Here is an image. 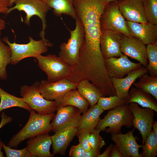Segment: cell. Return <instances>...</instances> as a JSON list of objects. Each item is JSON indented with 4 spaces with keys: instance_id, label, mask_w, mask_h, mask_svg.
Wrapping results in <instances>:
<instances>
[{
    "instance_id": "cell-16",
    "label": "cell",
    "mask_w": 157,
    "mask_h": 157,
    "mask_svg": "<svg viewBox=\"0 0 157 157\" xmlns=\"http://www.w3.org/2000/svg\"><path fill=\"white\" fill-rule=\"evenodd\" d=\"M131 35L137 38L145 45L157 41V25L147 22L138 23L126 21Z\"/></svg>"
},
{
    "instance_id": "cell-44",
    "label": "cell",
    "mask_w": 157,
    "mask_h": 157,
    "mask_svg": "<svg viewBox=\"0 0 157 157\" xmlns=\"http://www.w3.org/2000/svg\"><path fill=\"white\" fill-rule=\"evenodd\" d=\"M16 0H9V7L12 6Z\"/></svg>"
},
{
    "instance_id": "cell-39",
    "label": "cell",
    "mask_w": 157,
    "mask_h": 157,
    "mask_svg": "<svg viewBox=\"0 0 157 157\" xmlns=\"http://www.w3.org/2000/svg\"><path fill=\"white\" fill-rule=\"evenodd\" d=\"M100 154V151L91 148L85 151L83 157H98Z\"/></svg>"
},
{
    "instance_id": "cell-30",
    "label": "cell",
    "mask_w": 157,
    "mask_h": 157,
    "mask_svg": "<svg viewBox=\"0 0 157 157\" xmlns=\"http://www.w3.org/2000/svg\"><path fill=\"white\" fill-rule=\"evenodd\" d=\"M148 64L146 67L149 75H157V41L146 47Z\"/></svg>"
},
{
    "instance_id": "cell-3",
    "label": "cell",
    "mask_w": 157,
    "mask_h": 157,
    "mask_svg": "<svg viewBox=\"0 0 157 157\" xmlns=\"http://www.w3.org/2000/svg\"><path fill=\"white\" fill-rule=\"evenodd\" d=\"M29 42L24 44L17 43L15 42L12 43L7 37H4L2 39L11 49V64L15 65L26 58L31 57L35 58L38 56L47 52L48 47L53 46L52 43H47L42 39L36 40L31 36L29 37Z\"/></svg>"
},
{
    "instance_id": "cell-27",
    "label": "cell",
    "mask_w": 157,
    "mask_h": 157,
    "mask_svg": "<svg viewBox=\"0 0 157 157\" xmlns=\"http://www.w3.org/2000/svg\"><path fill=\"white\" fill-rule=\"evenodd\" d=\"M133 84L135 88L150 94L157 100V75H149L146 73Z\"/></svg>"
},
{
    "instance_id": "cell-42",
    "label": "cell",
    "mask_w": 157,
    "mask_h": 157,
    "mask_svg": "<svg viewBox=\"0 0 157 157\" xmlns=\"http://www.w3.org/2000/svg\"><path fill=\"white\" fill-rule=\"evenodd\" d=\"M152 128L156 135L157 136V121H154L152 125Z\"/></svg>"
},
{
    "instance_id": "cell-38",
    "label": "cell",
    "mask_w": 157,
    "mask_h": 157,
    "mask_svg": "<svg viewBox=\"0 0 157 157\" xmlns=\"http://www.w3.org/2000/svg\"><path fill=\"white\" fill-rule=\"evenodd\" d=\"M1 120L0 123V129L6 124L8 123L13 120V118L10 116H8L5 113L2 111L1 114Z\"/></svg>"
},
{
    "instance_id": "cell-31",
    "label": "cell",
    "mask_w": 157,
    "mask_h": 157,
    "mask_svg": "<svg viewBox=\"0 0 157 157\" xmlns=\"http://www.w3.org/2000/svg\"><path fill=\"white\" fill-rule=\"evenodd\" d=\"M142 2L147 22L157 25V0H142Z\"/></svg>"
},
{
    "instance_id": "cell-40",
    "label": "cell",
    "mask_w": 157,
    "mask_h": 157,
    "mask_svg": "<svg viewBox=\"0 0 157 157\" xmlns=\"http://www.w3.org/2000/svg\"><path fill=\"white\" fill-rule=\"evenodd\" d=\"M110 157H122L116 146L113 145L109 155Z\"/></svg>"
},
{
    "instance_id": "cell-18",
    "label": "cell",
    "mask_w": 157,
    "mask_h": 157,
    "mask_svg": "<svg viewBox=\"0 0 157 157\" xmlns=\"http://www.w3.org/2000/svg\"><path fill=\"white\" fill-rule=\"evenodd\" d=\"M117 2L120 12L127 21L148 22L144 12L142 0H118Z\"/></svg>"
},
{
    "instance_id": "cell-37",
    "label": "cell",
    "mask_w": 157,
    "mask_h": 157,
    "mask_svg": "<svg viewBox=\"0 0 157 157\" xmlns=\"http://www.w3.org/2000/svg\"><path fill=\"white\" fill-rule=\"evenodd\" d=\"M85 151L81 144L79 143L71 147L69 156L70 157H83Z\"/></svg>"
},
{
    "instance_id": "cell-7",
    "label": "cell",
    "mask_w": 157,
    "mask_h": 157,
    "mask_svg": "<svg viewBox=\"0 0 157 157\" xmlns=\"http://www.w3.org/2000/svg\"><path fill=\"white\" fill-rule=\"evenodd\" d=\"M40 68L47 76V81L54 82L67 78L71 72V66L55 54L41 55L35 58Z\"/></svg>"
},
{
    "instance_id": "cell-23",
    "label": "cell",
    "mask_w": 157,
    "mask_h": 157,
    "mask_svg": "<svg viewBox=\"0 0 157 157\" xmlns=\"http://www.w3.org/2000/svg\"><path fill=\"white\" fill-rule=\"evenodd\" d=\"M77 90L88 101L90 107L97 104L100 97H104L100 90L87 79L81 80L78 83Z\"/></svg>"
},
{
    "instance_id": "cell-15",
    "label": "cell",
    "mask_w": 157,
    "mask_h": 157,
    "mask_svg": "<svg viewBox=\"0 0 157 157\" xmlns=\"http://www.w3.org/2000/svg\"><path fill=\"white\" fill-rule=\"evenodd\" d=\"M56 111L57 113L51 123L52 130L55 133L80 121L81 113L75 107L58 106Z\"/></svg>"
},
{
    "instance_id": "cell-8",
    "label": "cell",
    "mask_w": 157,
    "mask_h": 157,
    "mask_svg": "<svg viewBox=\"0 0 157 157\" xmlns=\"http://www.w3.org/2000/svg\"><path fill=\"white\" fill-rule=\"evenodd\" d=\"M100 24L101 29L115 31L128 36H132L127 29L126 21L119 10L117 1L108 4L101 15Z\"/></svg>"
},
{
    "instance_id": "cell-43",
    "label": "cell",
    "mask_w": 157,
    "mask_h": 157,
    "mask_svg": "<svg viewBox=\"0 0 157 157\" xmlns=\"http://www.w3.org/2000/svg\"><path fill=\"white\" fill-rule=\"evenodd\" d=\"M3 142L1 141L0 138V157H4L3 153L1 151L2 149L3 148L2 145Z\"/></svg>"
},
{
    "instance_id": "cell-19",
    "label": "cell",
    "mask_w": 157,
    "mask_h": 157,
    "mask_svg": "<svg viewBox=\"0 0 157 157\" xmlns=\"http://www.w3.org/2000/svg\"><path fill=\"white\" fill-rule=\"evenodd\" d=\"M147 73L146 68L142 66L129 72L125 77L111 78L116 95L125 101L128 96L130 88L135 81Z\"/></svg>"
},
{
    "instance_id": "cell-33",
    "label": "cell",
    "mask_w": 157,
    "mask_h": 157,
    "mask_svg": "<svg viewBox=\"0 0 157 157\" xmlns=\"http://www.w3.org/2000/svg\"><path fill=\"white\" fill-rule=\"evenodd\" d=\"M101 130L95 128L89 133L88 142L91 148L98 151L105 145V142L100 135Z\"/></svg>"
},
{
    "instance_id": "cell-5",
    "label": "cell",
    "mask_w": 157,
    "mask_h": 157,
    "mask_svg": "<svg viewBox=\"0 0 157 157\" xmlns=\"http://www.w3.org/2000/svg\"><path fill=\"white\" fill-rule=\"evenodd\" d=\"M14 3V6L9 8L7 14L15 10L24 11L26 14L24 22L28 26L30 25V19L33 16H38L42 24L40 37L46 42L50 43L45 38V35L47 27L46 16L50 8L42 0H16Z\"/></svg>"
},
{
    "instance_id": "cell-4",
    "label": "cell",
    "mask_w": 157,
    "mask_h": 157,
    "mask_svg": "<svg viewBox=\"0 0 157 157\" xmlns=\"http://www.w3.org/2000/svg\"><path fill=\"white\" fill-rule=\"evenodd\" d=\"M76 26L73 30L69 29L70 36L67 42H63L60 45L58 56L65 63L73 66L77 63L79 51L84 41L85 31L83 26L77 18Z\"/></svg>"
},
{
    "instance_id": "cell-20",
    "label": "cell",
    "mask_w": 157,
    "mask_h": 157,
    "mask_svg": "<svg viewBox=\"0 0 157 157\" xmlns=\"http://www.w3.org/2000/svg\"><path fill=\"white\" fill-rule=\"evenodd\" d=\"M52 143L51 136L48 133L30 139L26 147L33 157H53L54 155L50 152Z\"/></svg>"
},
{
    "instance_id": "cell-32",
    "label": "cell",
    "mask_w": 157,
    "mask_h": 157,
    "mask_svg": "<svg viewBox=\"0 0 157 157\" xmlns=\"http://www.w3.org/2000/svg\"><path fill=\"white\" fill-rule=\"evenodd\" d=\"M97 104L104 111L110 110L116 107L125 104V101L116 95L99 98Z\"/></svg>"
},
{
    "instance_id": "cell-1",
    "label": "cell",
    "mask_w": 157,
    "mask_h": 157,
    "mask_svg": "<svg viewBox=\"0 0 157 157\" xmlns=\"http://www.w3.org/2000/svg\"><path fill=\"white\" fill-rule=\"evenodd\" d=\"M26 124L18 133L14 135L8 146L11 148L16 147L24 140L38 135L48 133L52 130L51 121L55 114L54 113L40 114L32 110Z\"/></svg>"
},
{
    "instance_id": "cell-10",
    "label": "cell",
    "mask_w": 157,
    "mask_h": 157,
    "mask_svg": "<svg viewBox=\"0 0 157 157\" xmlns=\"http://www.w3.org/2000/svg\"><path fill=\"white\" fill-rule=\"evenodd\" d=\"M128 104L133 116V126L141 134L143 145L152 130L155 111L149 108H141L135 103H131Z\"/></svg>"
},
{
    "instance_id": "cell-14",
    "label": "cell",
    "mask_w": 157,
    "mask_h": 157,
    "mask_svg": "<svg viewBox=\"0 0 157 157\" xmlns=\"http://www.w3.org/2000/svg\"><path fill=\"white\" fill-rule=\"evenodd\" d=\"M134 129L124 134L121 133L111 134V139L122 157H141L139 150L142 145H140L137 142V138L133 134Z\"/></svg>"
},
{
    "instance_id": "cell-24",
    "label": "cell",
    "mask_w": 157,
    "mask_h": 157,
    "mask_svg": "<svg viewBox=\"0 0 157 157\" xmlns=\"http://www.w3.org/2000/svg\"><path fill=\"white\" fill-rule=\"evenodd\" d=\"M57 17L65 15L75 20L77 17L74 6V0H42Z\"/></svg>"
},
{
    "instance_id": "cell-41",
    "label": "cell",
    "mask_w": 157,
    "mask_h": 157,
    "mask_svg": "<svg viewBox=\"0 0 157 157\" xmlns=\"http://www.w3.org/2000/svg\"><path fill=\"white\" fill-rule=\"evenodd\" d=\"M113 144H110L106 149L101 154L99 155L98 157H108L110 155L111 149Z\"/></svg>"
},
{
    "instance_id": "cell-9",
    "label": "cell",
    "mask_w": 157,
    "mask_h": 157,
    "mask_svg": "<svg viewBox=\"0 0 157 157\" xmlns=\"http://www.w3.org/2000/svg\"><path fill=\"white\" fill-rule=\"evenodd\" d=\"M78 84L74 83L67 78L54 82H50L42 80L40 82L39 90L45 99L55 101L58 104L65 94L72 90L77 88Z\"/></svg>"
},
{
    "instance_id": "cell-25",
    "label": "cell",
    "mask_w": 157,
    "mask_h": 157,
    "mask_svg": "<svg viewBox=\"0 0 157 157\" xmlns=\"http://www.w3.org/2000/svg\"><path fill=\"white\" fill-rule=\"evenodd\" d=\"M71 106L78 108L83 113L90 106L88 101L78 91L77 89L67 92L62 99L58 106L62 107Z\"/></svg>"
},
{
    "instance_id": "cell-28",
    "label": "cell",
    "mask_w": 157,
    "mask_h": 157,
    "mask_svg": "<svg viewBox=\"0 0 157 157\" xmlns=\"http://www.w3.org/2000/svg\"><path fill=\"white\" fill-rule=\"evenodd\" d=\"M11 55L10 47L0 38V79L1 80H5L7 78L6 68L10 63Z\"/></svg>"
},
{
    "instance_id": "cell-29",
    "label": "cell",
    "mask_w": 157,
    "mask_h": 157,
    "mask_svg": "<svg viewBox=\"0 0 157 157\" xmlns=\"http://www.w3.org/2000/svg\"><path fill=\"white\" fill-rule=\"evenodd\" d=\"M141 157H156L157 155V136L152 130L142 145Z\"/></svg>"
},
{
    "instance_id": "cell-12",
    "label": "cell",
    "mask_w": 157,
    "mask_h": 157,
    "mask_svg": "<svg viewBox=\"0 0 157 157\" xmlns=\"http://www.w3.org/2000/svg\"><path fill=\"white\" fill-rule=\"evenodd\" d=\"M108 75L110 78H121L130 72L142 66L139 63L131 61L126 55L119 57H111L104 60Z\"/></svg>"
},
{
    "instance_id": "cell-34",
    "label": "cell",
    "mask_w": 157,
    "mask_h": 157,
    "mask_svg": "<svg viewBox=\"0 0 157 157\" xmlns=\"http://www.w3.org/2000/svg\"><path fill=\"white\" fill-rule=\"evenodd\" d=\"M2 147L7 157H33L26 147L19 150L12 149L3 142Z\"/></svg>"
},
{
    "instance_id": "cell-35",
    "label": "cell",
    "mask_w": 157,
    "mask_h": 157,
    "mask_svg": "<svg viewBox=\"0 0 157 157\" xmlns=\"http://www.w3.org/2000/svg\"><path fill=\"white\" fill-rule=\"evenodd\" d=\"M89 133L86 130H81L78 131L76 134L78 139L79 143L85 151L91 149L88 140Z\"/></svg>"
},
{
    "instance_id": "cell-13",
    "label": "cell",
    "mask_w": 157,
    "mask_h": 157,
    "mask_svg": "<svg viewBox=\"0 0 157 157\" xmlns=\"http://www.w3.org/2000/svg\"><path fill=\"white\" fill-rule=\"evenodd\" d=\"M100 46L104 59L119 57L123 54L120 50V41L122 34L116 31L101 29Z\"/></svg>"
},
{
    "instance_id": "cell-17",
    "label": "cell",
    "mask_w": 157,
    "mask_h": 157,
    "mask_svg": "<svg viewBox=\"0 0 157 157\" xmlns=\"http://www.w3.org/2000/svg\"><path fill=\"white\" fill-rule=\"evenodd\" d=\"M80 122L69 125L51 136L54 155H64L70 142L76 135Z\"/></svg>"
},
{
    "instance_id": "cell-36",
    "label": "cell",
    "mask_w": 157,
    "mask_h": 157,
    "mask_svg": "<svg viewBox=\"0 0 157 157\" xmlns=\"http://www.w3.org/2000/svg\"><path fill=\"white\" fill-rule=\"evenodd\" d=\"M9 0H0V14L7 15L9 8ZM6 23L3 19L0 18V36L1 32L6 27Z\"/></svg>"
},
{
    "instance_id": "cell-11",
    "label": "cell",
    "mask_w": 157,
    "mask_h": 157,
    "mask_svg": "<svg viewBox=\"0 0 157 157\" xmlns=\"http://www.w3.org/2000/svg\"><path fill=\"white\" fill-rule=\"evenodd\" d=\"M120 50L123 54L138 61L144 67L146 68L147 66L148 61L146 47L137 38L122 34Z\"/></svg>"
},
{
    "instance_id": "cell-2",
    "label": "cell",
    "mask_w": 157,
    "mask_h": 157,
    "mask_svg": "<svg viewBox=\"0 0 157 157\" xmlns=\"http://www.w3.org/2000/svg\"><path fill=\"white\" fill-rule=\"evenodd\" d=\"M133 119L129 104H125L110 110L95 128L111 134L120 133L122 126L130 128L133 126Z\"/></svg>"
},
{
    "instance_id": "cell-21",
    "label": "cell",
    "mask_w": 157,
    "mask_h": 157,
    "mask_svg": "<svg viewBox=\"0 0 157 157\" xmlns=\"http://www.w3.org/2000/svg\"><path fill=\"white\" fill-rule=\"evenodd\" d=\"M151 94L140 89L132 87L125 100V104L135 103L144 108H150L157 113V102Z\"/></svg>"
},
{
    "instance_id": "cell-22",
    "label": "cell",
    "mask_w": 157,
    "mask_h": 157,
    "mask_svg": "<svg viewBox=\"0 0 157 157\" xmlns=\"http://www.w3.org/2000/svg\"><path fill=\"white\" fill-rule=\"evenodd\" d=\"M104 111L97 104L81 115L78 131L86 130L90 132L95 129Z\"/></svg>"
},
{
    "instance_id": "cell-6",
    "label": "cell",
    "mask_w": 157,
    "mask_h": 157,
    "mask_svg": "<svg viewBox=\"0 0 157 157\" xmlns=\"http://www.w3.org/2000/svg\"><path fill=\"white\" fill-rule=\"evenodd\" d=\"M40 82H35L30 86L23 85L20 89V94L25 101L32 108L40 114L54 113L56 111L58 103L55 101L44 99L39 90Z\"/></svg>"
},
{
    "instance_id": "cell-26",
    "label": "cell",
    "mask_w": 157,
    "mask_h": 157,
    "mask_svg": "<svg viewBox=\"0 0 157 157\" xmlns=\"http://www.w3.org/2000/svg\"><path fill=\"white\" fill-rule=\"evenodd\" d=\"M0 112L7 108L19 107L24 109L29 112L32 108L22 98L17 97L11 94L0 87Z\"/></svg>"
}]
</instances>
